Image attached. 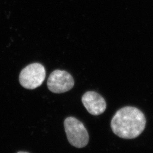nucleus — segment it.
<instances>
[{
	"label": "nucleus",
	"instance_id": "1",
	"mask_svg": "<svg viewBox=\"0 0 153 153\" xmlns=\"http://www.w3.org/2000/svg\"><path fill=\"white\" fill-rule=\"evenodd\" d=\"M145 116L136 107L127 106L119 109L111 122L112 131L124 139L138 137L146 126Z\"/></svg>",
	"mask_w": 153,
	"mask_h": 153
},
{
	"label": "nucleus",
	"instance_id": "2",
	"mask_svg": "<svg viewBox=\"0 0 153 153\" xmlns=\"http://www.w3.org/2000/svg\"><path fill=\"white\" fill-rule=\"evenodd\" d=\"M64 124L68 140L73 146L83 148L88 145L89 136L82 122L71 116L66 119Z\"/></svg>",
	"mask_w": 153,
	"mask_h": 153
},
{
	"label": "nucleus",
	"instance_id": "3",
	"mask_svg": "<svg viewBox=\"0 0 153 153\" xmlns=\"http://www.w3.org/2000/svg\"><path fill=\"white\" fill-rule=\"evenodd\" d=\"M46 76L44 66L39 63H33L23 69L19 80L23 88L33 90L42 85Z\"/></svg>",
	"mask_w": 153,
	"mask_h": 153
},
{
	"label": "nucleus",
	"instance_id": "4",
	"mask_svg": "<svg viewBox=\"0 0 153 153\" xmlns=\"http://www.w3.org/2000/svg\"><path fill=\"white\" fill-rule=\"evenodd\" d=\"M74 81L73 76L65 71L56 70L51 73L48 81L47 86L53 93L60 94L67 92L73 88Z\"/></svg>",
	"mask_w": 153,
	"mask_h": 153
},
{
	"label": "nucleus",
	"instance_id": "5",
	"mask_svg": "<svg viewBox=\"0 0 153 153\" xmlns=\"http://www.w3.org/2000/svg\"><path fill=\"white\" fill-rule=\"evenodd\" d=\"M82 102L91 115L98 116L104 113L107 104L104 99L98 93L88 91L82 97Z\"/></svg>",
	"mask_w": 153,
	"mask_h": 153
},
{
	"label": "nucleus",
	"instance_id": "6",
	"mask_svg": "<svg viewBox=\"0 0 153 153\" xmlns=\"http://www.w3.org/2000/svg\"><path fill=\"white\" fill-rule=\"evenodd\" d=\"M17 153H28V152H18Z\"/></svg>",
	"mask_w": 153,
	"mask_h": 153
}]
</instances>
